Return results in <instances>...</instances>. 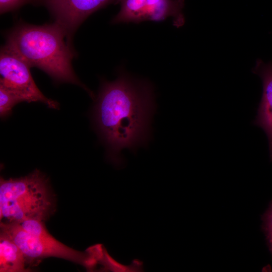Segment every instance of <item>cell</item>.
<instances>
[{"instance_id": "277c9868", "label": "cell", "mask_w": 272, "mask_h": 272, "mask_svg": "<svg viewBox=\"0 0 272 272\" xmlns=\"http://www.w3.org/2000/svg\"><path fill=\"white\" fill-rule=\"evenodd\" d=\"M1 232L6 234L22 251L27 264L45 258L64 259L92 271V258L87 250L80 251L56 240L47 231L44 221L28 220L19 223H1Z\"/></svg>"}, {"instance_id": "30bf717a", "label": "cell", "mask_w": 272, "mask_h": 272, "mask_svg": "<svg viewBox=\"0 0 272 272\" xmlns=\"http://www.w3.org/2000/svg\"><path fill=\"white\" fill-rule=\"evenodd\" d=\"M0 271L24 272L26 267L25 256L16 243L5 233H0Z\"/></svg>"}, {"instance_id": "7c38bea8", "label": "cell", "mask_w": 272, "mask_h": 272, "mask_svg": "<svg viewBox=\"0 0 272 272\" xmlns=\"http://www.w3.org/2000/svg\"><path fill=\"white\" fill-rule=\"evenodd\" d=\"M262 229L265 233L269 250L272 253V201L262 216Z\"/></svg>"}, {"instance_id": "8992f818", "label": "cell", "mask_w": 272, "mask_h": 272, "mask_svg": "<svg viewBox=\"0 0 272 272\" xmlns=\"http://www.w3.org/2000/svg\"><path fill=\"white\" fill-rule=\"evenodd\" d=\"M120 9L113 18V24L140 23L146 21H161L171 17L173 25H183L182 12L184 0H118Z\"/></svg>"}, {"instance_id": "52a82bcc", "label": "cell", "mask_w": 272, "mask_h": 272, "mask_svg": "<svg viewBox=\"0 0 272 272\" xmlns=\"http://www.w3.org/2000/svg\"><path fill=\"white\" fill-rule=\"evenodd\" d=\"M43 2L55 22L64 30L68 39L91 14L118 0H40Z\"/></svg>"}, {"instance_id": "8fae6325", "label": "cell", "mask_w": 272, "mask_h": 272, "mask_svg": "<svg viewBox=\"0 0 272 272\" xmlns=\"http://www.w3.org/2000/svg\"><path fill=\"white\" fill-rule=\"evenodd\" d=\"M20 99L13 92L0 85V115L2 118L8 116L15 105Z\"/></svg>"}, {"instance_id": "9c48e42d", "label": "cell", "mask_w": 272, "mask_h": 272, "mask_svg": "<svg viewBox=\"0 0 272 272\" xmlns=\"http://www.w3.org/2000/svg\"><path fill=\"white\" fill-rule=\"evenodd\" d=\"M94 259L95 271L142 272L143 262L134 259L129 265L121 263L113 258L102 244L93 245L88 248Z\"/></svg>"}, {"instance_id": "3957f363", "label": "cell", "mask_w": 272, "mask_h": 272, "mask_svg": "<svg viewBox=\"0 0 272 272\" xmlns=\"http://www.w3.org/2000/svg\"><path fill=\"white\" fill-rule=\"evenodd\" d=\"M54 198L46 177L38 170L20 178L1 177V223L44 221L55 210Z\"/></svg>"}, {"instance_id": "5bb4252c", "label": "cell", "mask_w": 272, "mask_h": 272, "mask_svg": "<svg viewBox=\"0 0 272 272\" xmlns=\"http://www.w3.org/2000/svg\"><path fill=\"white\" fill-rule=\"evenodd\" d=\"M39 1H40V0H39Z\"/></svg>"}, {"instance_id": "7a4b0ae2", "label": "cell", "mask_w": 272, "mask_h": 272, "mask_svg": "<svg viewBox=\"0 0 272 272\" xmlns=\"http://www.w3.org/2000/svg\"><path fill=\"white\" fill-rule=\"evenodd\" d=\"M57 23L41 26L21 24L8 35L6 44L30 67H37L56 81L79 85L93 95L78 79L72 65L74 54Z\"/></svg>"}, {"instance_id": "6da1fadb", "label": "cell", "mask_w": 272, "mask_h": 272, "mask_svg": "<svg viewBox=\"0 0 272 272\" xmlns=\"http://www.w3.org/2000/svg\"><path fill=\"white\" fill-rule=\"evenodd\" d=\"M153 89L148 82L124 72L102 83L93 111L95 127L107 148V158L117 167L123 165L121 152H134L151 137L155 110Z\"/></svg>"}, {"instance_id": "ba28073f", "label": "cell", "mask_w": 272, "mask_h": 272, "mask_svg": "<svg viewBox=\"0 0 272 272\" xmlns=\"http://www.w3.org/2000/svg\"><path fill=\"white\" fill-rule=\"evenodd\" d=\"M252 72L261 79L263 93L253 124L261 127L268 139L270 160L272 161V62L256 60Z\"/></svg>"}, {"instance_id": "4fadbf2b", "label": "cell", "mask_w": 272, "mask_h": 272, "mask_svg": "<svg viewBox=\"0 0 272 272\" xmlns=\"http://www.w3.org/2000/svg\"><path fill=\"white\" fill-rule=\"evenodd\" d=\"M31 0H0L1 14L15 10Z\"/></svg>"}, {"instance_id": "5b68a950", "label": "cell", "mask_w": 272, "mask_h": 272, "mask_svg": "<svg viewBox=\"0 0 272 272\" xmlns=\"http://www.w3.org/2000/svg\"><path fill=\"white\" fill-rule=\"evenodd\" d=\"M29 65L6 44L0 53V85L16 95L21 102H40L56 109L58 103L45 96L34 81Z\"/></svg>"}]
</instances>
